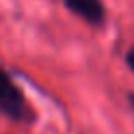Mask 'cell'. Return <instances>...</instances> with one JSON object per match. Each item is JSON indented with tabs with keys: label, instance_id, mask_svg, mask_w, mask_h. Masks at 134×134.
Listing matches in <instances>:
<instances>
[{
	"label": "cell",
	"instance_id": "1",
	"mask_svg": "<svg viewBox=\"0 0 134 134\" xmlns=\"http://www.w3.org/2000/svg\"><path fill=\"white\" fill-rule=\"evenodd\" d=\"M0 114L16 124H34L38 114L14 77L0 67Z\"/></svg>",
	"mask_w": 134,
	"mask_h": 134
},
{
	"label": "cell",
	"instance_id": "2",
	"mask_svg": "<svg viewBox=\"0 0 134 134\" xmlns=\"http://www.w3.org/2000/svg\"><path fill=\"white\" fill-rule=\"evenodd\" d=\"M63 4L71 14L79 16L93 28H100L107 22V8L103 0H63Z\"/></svg>",
	"mask_w": 134,
	"mask_h": 134
},
{
	"label": "cell",
	"instance_id": "3",
	"mask_svg": "<svg viewBox=\"0 0 134 134\" xmlns=\"http://www.w3.org/2000/svg\"><path fill=\"white\" fill-rule=\"evenodd\" d=\"M124 61H126V65H128V69L134 73V46L130 47L128 51H126V55H124Z\"/></svg>",
	"mask_w": 134,
	"mask_h": 134
},
{
	"label": "cell",
	"instance_id": "4",
	"mask_svg": "<svg viewBox=\"0 0 134 134\" xmlns=\"http://www.w3.org/2000/svg\"><path fill=\"white\" fill-rule=\"evenodd\" d=\"M128 105L132 107V110H134V93H128Z\"/></svg>",
	"mask_w": 134,
	"mask_h": 134
}]
</instances>
